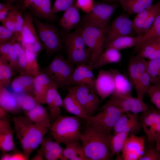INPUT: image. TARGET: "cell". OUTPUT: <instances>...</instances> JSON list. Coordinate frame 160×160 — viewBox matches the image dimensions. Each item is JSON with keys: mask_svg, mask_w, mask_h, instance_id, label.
<instances>
[{"mask_svg": "<svg viewBox=\"0 0 160 160\" xmlns=\"http://www.w3.org/2000/svg\"><path fill=\"white\" fill-rule=\"evenodd\" d=\"M15 39L0 44V56L3 57L17 72L19 73L17 55L14 46Z\"/></svg>", "mask_w": 160, "mask_h": 160, "instance_id": "30", "label": "cell"}, {"mask_svg": "<svg viewBox=\"0 0 160 160\" xmlns=\"http://www.w3.org/2000/svg\"><path fill=\"white\" fill-rule=\"evenodd\" d=\"M79 9L73 4L65 11L59 21L60 25L62 30L70 32L79 25L81 23Z\"/></svg>", "mask_w": 160, "mask_h": 160, "instance_id": "24", "label": "cell"}, {"mask_svg": "<svg viewBox=\"0 0 160 160\" xmlns=\"http://www.w3.org/2000/svg\"><path fill=\"white\" fill-rule=\"evenodd\" d=\"M63 149L60 144L55 141L54 142L51 140L44 138L41 143V147L38 151L37 153L42 156L45 152H51L59 155L61 157Z\"/></svg>", "mask_w": 160, "mask_h": 160, "instance_id": "44", "label": "cell"}, {"mask_svg": "<svg viewBox=\"0 0 160 160\" xmlns=\"http://www.w3.org/2000/svg\"><path fill=\"white\" fill-rule=\"evenodd\" d=\"M55 84L44 70L34 76V97L39 104H46V98L49 88Z\"/></svg>", "mask_w": 160, "mask_h": 160, "instance_id": "19", "label": "cell"}, {"mask_svg": "<svg viewBox=\"0 0 160 160\" xmlns=\"http://www.w3.org/2000/svg\"><path fill=\"white\" fill-rule=\"evenodd\" d=\"M113 1H117V0H112Z\"/></svg>", "mask_w": 160, "mask_h": 160, "instance_id": "61", "label": "cell"}, {"mask_svg": "<svg viewBox=\"0 0 160 160\" xmlns=\"http://www.w3.org/2000/svg\"><path fill=\"white\" fill-rule=\"evenodd\" d=\"M68 92L63 100L62 108L69 113L86 120L89 117L79 102L72 91L69 87L66 88Z\"/></svg>", "mask_w": 160, "mask_h": 160, "instance_id": "25", "label": "cell"}, {"mask_svg": "<svg viewBox=\"0 0 160 160\" xmlns=\"http://www.w3.org/2000/svg\"><path fill=\"white\" fill-rule=\"evenodd\" d=\"M24 24L22 32L23 44L31 46L36 42L40 40L34 24L33 17L29 13L24 14Z\"/></svg>", "mask_w": 160, "mask_h": 160, "instance_id": "22", "label": "cell"}, {"mask_svg": "<svg viewBox=\"0 0 160 160\" xmlns=\"http://www.w3.org/2000/svg\"><path fill=\"white\" fill-rule=\"evenodd\" d=\"M117 4H97L89 13L83 17L81 23L83 25L103 28L108 23L117 8Z\"/></svg>", "mask_w": 160, "mask_h": 160, "instance_id": "9", "label": "cell"}, {"mask_svg": "<svg viewBox=\"0 0 160 160\" xmlns=\"http://www.w3.org/2000/svg\"><path fill=\"white\" fill-rule=\"evenodd\" d=\"M142 36H124L114 39L106 41L104 46V49L113 48L120 50L135 47L140 41Z\"/></svg>", "mask_w": 160, "mask_h": 160, "instance_id": "28", "label": "cell"}, {"mask_svg": "<svg viewBox=\"0 0 160 160\" xmlns=\"http://www.w3.org/2000/svg\"><path fill=\"white\" fill-rule=\"evenodd\" d=\"M147 93L151 103L160 111V84L151 85Z\"/></svg>", "mask_w": 160, "mask_h": 160, "instance_id": "46", "label": "cell"}, {"mask_svg": "<svg viewBox=\"0 0 160 160\" xmlns=\"http://www.w3.org/2000/svg\"><path fill=\"white\" fill-rule=\"evenodd\" d=\"M67 53V60L73 64H88L91 52L77 29L73 32L60 30Z\"/></svg>", "mask_w": 160, "mask_h": 160, "instance_id": "4", "label": "cell"}, {"mask_svg": "<svg viewBox=\"0 0 160 160\" xmlns=\"http://www.w3.org/2000/svg\"><path fill=\"white\" fill-rule=\"evenodd\" d=\"M42 156L44 159L47 160H57L60 159L61 156L55 153L47 152L44 153Z\"/></svg>", "mask_w": 160, "mask_h": 160, "instance_id": "54", "label": "cell"}, {"mask_svg": "<svg viewBox=\"0 0 160 160\" xmlns=\"http://www.w3.org/2000/svg\"><path fill=\"white\" fill-rule=\"evenodd\" d=\"M2 25L13 32H15V15L12 10L10 12L5 20L2 23Z\"/></svg>", "mask_w": 160, "mask_h": 160, "instance_id": "52", "label": "cell"}, {"mask_svg": "<svg viewBox=\"0 0 160 160\" xmlns=\"http://www.w3.org/2000/svg\"><path fill=\"white\" fill-rule=\"evenodd\" d=\"M68 87L89 117L94 115L100 103L95 91L88 85L83 84Z\"/></svg>", "mask_w": 160, "mask_h": 160, "instance_id": "10", "label": "cell"}, {"mask_svg": "<svg viewBox=\"0 0 160 160\" xmlns=\"http://www.w3.org/2000/svg\"><path fill=\"white\" fill-rule=\"evenodd\" d=\"M103 0L106 1H113L112 0Z\"/></svg>", "mask_w": 160, "mask_h": 160, "instance_id": "60", "label": "cell"}, {"mask_svg": "<svg viewBox=\"0 0 160 160\" xmlns=\"http://www.w3.org/2000/svg\"><path fill=\"white\" fill-rule=\"evenodd\" d=\"M62 105L63 100L58 93L54 100L47 105L51 125L61 116V109L62 107Z\"/></svg>", "mask_w": 160, "mask_h": 160, "instance_id": "42", "label": "cell"}, {"mask_svg": "<svg viewBox=\"0 0 160 160\" xmlns=\"http://www.w3.org/2000/svg\"><path fill=\"white\" fill-rule=\"evenodd\" d=\"M132 26V21L124 11L118 15L109 26L106 36V41L124 36H137Z\"/></svg>", "mask_w": 160, "mask_h": 160, "instance_id": "12", "label": "cell"}, {"mask_svg": "<svg viewBox=\"0 0 160 160\" xmlns=\"http://www.w3.org/2000/svg\"><path fill=\"white\" fill-rule=\"evenodd\" d=\"M160 3V1L138 13L132 20L133 28L137 36L143 35V30L145 21L151 13L157 8Z\"/></svg>", "mask_w": 160, "mask_h": 160, "instance_id": "35", "label": "cell"}, {"mask_svg": "<svg viewBox=\"0 0 160 160\" xmlns=\"http://www.w3.org/2000/svg\"><path fill=\"white\" fill-rule=\"evenodd\" d=\"M74 64L58 55L43 70L58 88H66L67 83L75 68Z\"/></svg>", "mask_w": 160, "mask_h": 160, "instance_id": "8", "label": "cell"}, {"mask_svg": "<svg viewBox=\"0 0 160 160\" xmlns=\"http://www.w3.org/2000/svg\"><path fill=\"white\" fill-rule=\"evenodd\" d=\"M24 112L25 116L36 125L49 129L51 123L49 112L41 104Z\"/></svg>", "mask_w": 160, "mask_h": 160, "instance_id": "27", "label": "cell"}, {"mask_svg": "<svg viewBox=\"0 0 160 160\" xmlns=\"http://www.w3.org/2000/svg\"><path fill=\"white\" fill-rule=\"evenodd\" d=\"M95 90L103 100L112 95L115 89L114 78L112 73L109 70H100L96 78Z\"/></svg>", "mask_w": 160, "mask_h": 160, "instance_id": "17", "label": "cell"}, {"mask_svg": "<svg viewBox=\"0 0 160 160\" xmlns=\"http://www.w3.org/2000/svg\"><path fill=\"white\" fill-rule=\"evenodd\" d=\"M1 160H26L23 153L19 151L14 152L13 154L7 153L3 154Z\"/></svg>", "mask_w": 160, "mask_h": 160, "instance_id": "53", "label": "cell"}, {"mask_svg": "<svg viewBox=\"0 0 160 160\" xmlns=\"http://www.w3.org/2000/svg\"><path fill=\"white\" fill-rule=\"evenodd\" d=\"M160 37V12L149 30L142 36L141 39L135 47L134 52L137 54L145 44Z\"/></svg>", "mask_w": 160, "mask_h": 160, "instance_id": "34", "label": "cell"}, {"mask_svg": "<svg viewBox=\"0 0 160 160\" xmlns=\"http://www.w3.org/2000/svg\"><path fill=\"white\" fill-rule=\"evenodd\" d=\"M37 17L48 21L54 20L55 16L51 13L52 6L50 0H36L29 6Z\"/></svg>", "mask_w": 160, "mask_h": 160, "instance_id": "32", "label": "cell"}, {"mask_svg": "<svg viewBox=\"0 0 160 160\" xmlns=\"http://www.w3.org/2000/svg\"><path fill=\"white\" fill-rule=\"evenodd\" d=\"M75 0H56L52 8L51 13L55 16L58 12L65 11L73 4Z\"/></svg>", "mask_w": 160, "mask_h": 160, "instance_id": "48", "label": "cell"}, {"mask_svg": "<svg viewBox=\"0 0 160 160\" xmlns=\"http://www.w3.org/2000/svg\"><path fill=\"white\" fill-rule=\"evenodd\" d=\"M6 88H0V107L7 113L17 114L22 110L19 105L17 95Z\"/></svg>", "mask_w": 160, "mask_h": 160, "instance_id": "26", "label": "cell"}, {"mask_svg": "<svg viewBox=\"0 0 160 160\" xmlns=\"http://www.w3.org/2000/svg\"><path fill=\"white\" fill-rule=\"evenodd\" d=\"M92 68L87 64H77L66 84L67 87L80 84H85L90 86L95 91L96 78Z\"/></svg>", "mask_w": 160, "mask_h": 160, "instance_id": "15", "label": "cell"}, {"mask_svg": "<svg viewBox=\"0 0 160 160\" xmlns=\"http://www.w3.org/2000/svg\"><path fill=\"white\" fill-rule=\"evenodd\" d=\"M155 143L156 147L160 153V137L157 139Z\"/></svg>", "mask_w": 160, "mask_h": 160, "instance_id": "58", "label": "cell"}, {"mask_svg": "<svg viewBox=\"0 0 160 160\" xmlns=\"http://www.w3.org/2000/svg\"><path fill=\"white\" fill-rule=\"evenodd\" d=\"M33 17L38 35L44 46L47 55L50 56L60 51L63 43L60 30L53 24Z\"/></svg>", "mask_w": 160, "mask_h": 160, "instance_id": "6", "label": "cell"}, {"mask_svg": "<svg viewBox=\"0 0 160 160\" xmlns=\"http://www.w3.org/2000/svg\"><path fill=\"white\" fill-rule=\"evenodd\" d=\"M156 0H117L129 16L137 14L150 7Z\"/></svg>", "mask_w": 160, "mask_h": 160, "instance_id": "29", "label": "cell"}, {"mask_svg": "<svg viewBox=\"0 0 160 160\" xmlns=\"http://www.w3.org/2000/svg\"><path fill=\"white\" fill-rule=\"evenodd\" d=\"M13 131L7 116L0 118V149L3 153L18 151L13 139Z\"/></svg>", "mask_w": 160, "mask_h": 160, "instance_id": "18", "label": "cell"}, {"mask_svg": "<svg viewBox=\"0 0 160 160\" xmlns=\"http://www.w3.org/2000/svg\"><path fill=\"white\" fill-rule=\"evenodd\" d=\"M7 112L1 107H0V118L7 116Z\"/></svg>", "mask_w": 160, "mask_h": 160, "instance_id": "56", "label": "cell"}, {"mask_svg": "<svg viewBox=\"0 0 160 160\" xmlns=\"http://www.w3.org/2000/svg\"><path fill=\"white\" fill-rule=\"evenodd\" d=\"M109 26L99 28L84 25L80 23L76 28L91 51V57L87 65L92 68L103 52Z\"/></svg>", "mask_w": 160, "mask_h": 160, "instance_id": "5", "label": "cell"}, {"mask_svg": "<svg viewBox=\"0 0 160 160\" xmlns=\"http://www.w3.org/2000/svg\"><path fill=\"white\" fill-rule=\"evenodd\" d=\"M121 57V54L119 50L113 48H107L99 57L92 69H96L107 64L118 63L120 61Z\"/></svg>", "mask_w": 160, "mask_h": 160, "instance_id": "33", "label": "cell"}, {"mask_svg": "<svg viewBox=\"0 0 160 160\" xmlns=\"http://www.w3.org/2000/svg\"><path fill=\"white\" fill-rule=\"evenodd\" d=\"M100 112L85 120L86 124L92 126L109 136L111 131L123 113L119 108L112 105H103Z\"/></svg>", "mask_w": 160, "mask_h": 160, "instance_id": "7", "label": "cell"}, {"mask_svg": "<svg viewBox=\"0 0 160 160\" xmlns=\"http://www.w3.org/2000/svg\"><path fill=\"white\" fill-rule=\"evenodd\" d=\"M109 70L113 75L115 82V89L112 95L124 97L132 96L133 87L129 79L117 69L111 68Z\"/></svg>", "mask_w": 160, "mask_h": 160, "instance_id": "23", "label": "cell"}, {"mask_svg": "<svg viewBox=\"0 0 160 160\" xmlns=\"http://www.w3.org/2000/svg\"><path fill=\"white\" fill-rule=\"evenodd\" d=\"M80 119L76 116H60L49 128L55 141L60 144L66 145L80 141Z\"/></svg>", "mask_w": 160, "mask_h": 160, "instance_id": "3", "label": "cell"}, {"mask_svg": "<svg viewBox=\"0 0 160 160\" xmlns=\"http://www.w3.org/2000/svg\"><path fill=\"white\" fill-rule=\"evenodd\" d=\"M15 94L19 105L22 110L24 111L32 110L39 104L35 98L30 95L24 93Z\"/></svg>", "mask_w": 160, "mask_h": 160, "instance_id": "43", "label": "cell"}, {"mask_svg": "<svg viewBox=\"0 0 160 160\" xmlns=\"http://www.w3.org/2000/svg\"><path fill=\"white\" fill-rule=\"evenodd\" d=\"M14 39L15 38L13 32L3 25L0 26V44Z\"/></svg>", "mask_w": 160, "mask_h": 160, "instance_id": "50", "label": "cell"}, {"mask_svg": "<svg viewBox=\"0 0 160 160\" xmlns=\"http://www.w3.org/2000/svg\"><path fill=\"white\" fill-rule=\"evenodd\" d=\"M17 72L1 56H0V88H7Z\"/></svg>", "mask_w": 160, "mask_h": 160, "instance_id": "37", "label": "cell"}, {"mask_svg": "<svg viewBox=\"0 0 160 160\" xmlns=\"http://www.w3.org/2000/svg\"><path fill=\"white\" fill-rule=\"evenodd\" d=\"M15 16V37L17 41H22V32L24 24V19L17 8L13 10Z\"/></svg>", "mask_w": 160, "mask_h": 160, "instance_id": "47", "label": "cell"}, {"mask_svg": "<svg viewBox=\"0 0 160 160\" xmlns=\"http://www.w3.org/2000/svg\"><path fill=\"white\" fill-rule=\"evenodd\" d=\"M136 55L148 60L160 58V37L145 44Z\"/></svg>", "mask_w": 160, "mask_h": 160, "instance_id": "36", "label": "cell"}, {"mask_svg": "<svg viewBox=\"0 0 160 160\" xmlns=\"http://www.w3.org/2000/svg\"><path fill=\"white\" fill-rule=\"evenodd\" d=\"M75 5L86 13L90 12L95 5L93 0H77Z\"/></svg>", "mask_w": 160, "mask_h": 160, "instance_id": "51", "label": "cell"}, {"mask_svg": "<svg viewBox=\"0 0 160 160\" xmlns=\"http://www.w3.org/2000/svg\"><path fill=\"white\" fill-rule=\"evenodd\" d=\"M18 0H5V1L7 2H9L11 4H12Z\"/></svg>", "mask_w": 160, "mask_h": 160, "instance_id": "59", "label": "cell"}, {"mask_svg": "<svg viewBox=\"0 0 160 160\" xmlns=\"http://www.w3.org/2000/svg\"><path fill=\"white\" fill-rule=\"evenodd\" d=\"M151 84L150 76L147 71L143 75L134 88L138 99L143 101L144 96L147 93Z\"/></svg>", "mask_w": 160, "mask_h": 160, "instance_id": "41", "label": "cell"}, {"mask_svg": "<svg viewBox=\"0 0 160 160\" xmlns=\"http://www.w3.org/2000/svg\"><path fill=\"white\" fill-rule=\"evenodd\" d=\"M139 160H160V153L156 146H145L143 154Z\"/></svg>", "mask_w": 160, "mask_h": 160, "instance_id": "49", "label": "cell"}, {"mask_svg": "<svg viewBox=\"0 0 160 160\" xmlns=\"http://www.w3.org/2000/svg\"><path fill=\"white\" fill-rule=\"evenodd\" d=\"M104 105H112L120 109L123 113L129 112L137 113H143L149 108L144 101L132 96L122 97L113 95Z\"/></svg>", "mask_w": 160, "mask_h": 160, "instance_id": "13", "label": "cell"}, {"mask_svg": "<svg viewBox=\"0 0 160 160\" xmlns=\"http://www.w3.org/2000/svg\"><path fill=\"white\" fill-rule=\"evenodd\" d=\"M147 60L136 55L130 58L128 66L129 79L134 88L143 75L147 71Z\"/></svg>", "mask_w": 160, "mask_h": 160, "instance_id": "20", "label": "cell"}, {"mask_svg": "<svg viewBox=\"0 0 160 160\" xmlns=\"http://www.w3.org/2000/svg\"><path fill=\"white\" fill-rule=\"evenodd\" d=\"M81 155H85L82 145L79 142L73 143L66 145L63 148L60 159L73 160L76 157Z\"/></svg>", "mask_w": 160, "mask_h": 160, "instance_id": "39", "label": "cell"}, {"mask_svg": "<svg viewBox=\"0 0 160 160\" xmlns=\"http://www.w3.org/2000/svg\"><path fill=\"white\" fill-rule=\"evenodd\" d=\"M13 121L23 153L26 159L28 160L31 153L41 144L49 129L36 125L26 116H15Z\"/></svg>", "mask_w": 160, "mask_h": 160, "instance_id": "1", "label": "cell"}, {"mask_svg": "<svg viewBox=\"0 0 160 160\" xmlns=\"http://www.w3.org/2000/svg\"><path fill=\"white\" fill-rule=\"evenodd\" d=\"M14 46L17 55L19 74H31L26 57L25 49L21 43L16 41Z\"/></svg>", "mask_w": 160, "mask_h": 160, "instance_id": "38", "label": "cell"}, {"mask_svg": "<svg viewBox=\"0 0 160 160\" xmlns=\"http://www.w3.org/2000/svg\"><path fill=\"white\" fill-rule=\"evenodd\" d=\"M145 146L144 137L130 134L121 152L122 159L139 160L143 154Z\"/></svg>", "mask_w": 160, "mask_h": 160, "instance_id": "14", "label": "cell"}, {"mask_svg": "<svg viewBox=\"0 0 160 160\" xmlns=\"http://www.w3.org/2000/svg\"><path fill=\"white\" fill-rule=\"evenodd\" d=\"M147 72L151 84H160V58L147 60Z\"/></svg>", "mask_w": 160, "mask_h": 160, "instance_id": "40", "label": "cell"}, {"mask_svg": "<svg viewBox=\"0 0 160 160\" xmlns=\"http://www.w3.org/2000/svg\"><path fill=\"white\" fill-rule=\"evenodd\" d=\"M129 134V133L128 132H122L109 136V149L113 156L116 155V159L122 160L120 153Z\"/></svg>", "mask_w": 160, "mask_h": 160, "instance_id": "31", "label": "cell"}, {"mask_svg": "<svg viewBox=\"0 0 160 160\" xmlns=\"http://www.w3.org/2000/svg\"><path fill=\"white\" fill-rule=\"evenodd\" d=\"M36 0H24L22 9L28 8L30 5Z\"/></svg>", "mask_w": 160, "mask_h": 160, "instance_id": "55", "label": "cell"}, {"mask_svg": "<svg viewBox=\"0 0 160 160\" xmlns=\"http://www.w3.org/2000/svg\"><path fill=\"white\" fill-rule=\"evenodd\" d=\"M44 159L43 156L37 153L33 157L31 160H43Z\"/></svg>", "mask_w": 160, "mask_h": 160, "instance_id": "57", "label": "cell"}, {"mask_svg": "<svg viewBox=\"0 0 160 160\" xmlns=\"http://www.w3.org/2000/svg\"><path fill=\"white\" fill-rule=\"evenodd\" d=\"M141 128L138 114L129 112L121 114L113 130L114 134L126 132L135 135L140 132Z\"/></svg>", "mask_w": 160, "mask_h": 160, "instance_id": "16", "label": "cell"}, {"mask_svg": "<svg viewBox=\"0 0 160 160\" xmlns=\"http://www.w3.org/2000/svg\"><path fill=\"white\" fill-rule=\"evenodd\" d=\"M109 137L106 134L86 124L80 139L85 155L89 160L111 159L113 156L109 148Z\"/></svg>", "mask_w": 160, "mask_h": 160, "instance_id": "2", "label": "cell"}, {"mask_svg": "<svg viewBox=\"0 0 160 160\" xmlns=\"http://www.w3.org/2000/svg\"><path fill=\"white\" fill-rule=\"evenodd\" d=\"M10 85L15 93H24L34 97V76L32 74H20L13 79Z\"/></svg>", "mask_w": 160, "mask_h": 160, "instance_id": "21", "label": "cell"}, {"mask_svg": "<svg viewBox=\"0 0 160 160\" xmlns=\"http://www.w3.org/2000/svg\"><path fill=\"white\" fill-rule=\"evenodd\" d=\"M22 44L25 49L30 73L31 74L35 76L39 73L41 69L37 61V56L33 51L30 47Z\"/></svg>", "mask_w": 160, "mask_h": 160, "instance_id": "45", "label": "cell"}, {"mask_svg": "<svg viewBox=\"0 0 160 160\" xmlns=\"http://www.w3.org/2000/svg\"><path fill=\"white\" fill-rule=\"evenodd\" d=\"M140 117L141 128L145 132L148 142H156L160 137V111L150 108L142 113Z\"/></svg>", "mask_w": 160, "mask_h": 160, "instance_id": "11", "label": "cell"}]
</instances>
